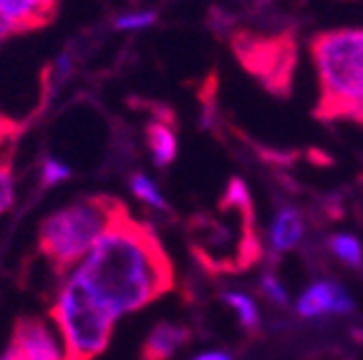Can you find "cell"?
Listing matches in <instances>:
<instances>
[{"instance_id": "19", "label": "cell", "mask_w": 363, "mask_h": 360, "mask_svg": "<svg viewBox=\"0 0 363 360\" xmlns=\"http://www.w3.org/2000/svg\"><path fill=\"white\" fill-rule=\"evenodd\" d=\"M13 35H16V30H13V26L8 23L6 13L0 11V43H6V40L13 38Z\"/></svg>"}, {"instance_id": "4", "label": "cell", "mask_w": 363, "mask_h": 360, "mask_svg": "<svg viewBox=\"0 0 363 360\" xmlns=\"http://www.w3.org/2000/svg\"><path fill=\"white\" fill-rule=\"evenodd\" d=\"M51 317L61 335L66 360H94L101 355L108 348L116 322V315L76 275L61 287Z\"/></svg>"}, {"instance_id": "16", "label": "cell", "mask_w": 363, "mask_h": 360, "mask_svg": "<svg viewBox=\"0 0 363 360\" xmlns=\"http://www.w3.org/2000/svg\"><path fill=\"white\" fill-rule=\"evenodd\" d=\"M68 176H71V169H68L63 162H58V159H45L43 162V169H40V181H43V186L61 184Z\"/></svg>"}, {"instance_id": "17", "label": "cell", "mask_w": 363, "mask_h": 360, "mask_svg": "<svg viewBox=\"0 0 363 360\" xmlns=\"http://www.w3.org/2000/svg\"><path fill=\"white\" fill-rule=\"evenodd\" d=\"M157 13L152 11H139V13H124V16L116 18V28L119 30H136V28H147L152 26Z\"/></svg>"}, {"instance_id": "3", "label": "cell", "mask_w": 363, "mask_h": 360, "mask_svg": "<svg viewBox=\"0 0 363 360\" xmlns=\"http://www.w3.org/2000/svg\"><path fill=\"white\" fill-rule=\"evenodd\" d=\"M126 204L113 197H84L66 207L48 214L40 225L38 244L45 259L56 267V272H66L81 262L104 235L111 220Z\"/></svg>"}, {"instance_id": "10", "label": "cell", "mask_w": 363, "mask_h": 360, "mask_svg": "<svg viewBox=\"0 0 363 360\" xmlns=\"http://www.w3.org/2000/svg\"><path fill=\"white\" fill-rule=\"evenodd\" d=\"M147 147L154 164L159 169L169 167L177 159V134L174 126L167 124L164 118H152L147 124Z\"/></svg>"}, {"instance_id": "2", "label": "cell", "mask_w": 363, "mask_h": 360, "mask_svg": "<svg viewBox=\"0 0 363 360\" xmlns=\"http://www.w3.org/2000/svg\"><path fill=\"white\" fill-rule=\"evenodd\" d=\"M308 51L318 81L313 116L363 126V28L315 33Z\"/></svg>"}, {"instance_id": "1", "label": "cell", "mask_w": 363, "mask_h": 360, "mask_svg": "<svg viewBox=\"0 0 363 360\" xmlns=\"http://www.w3.org/2000/svg\"><path fill=\"white\" fill-rule=\"evenodd\" d=\"M76 277L113 315L147 308L174 290V265L152 225L121 209L81 259Z\"/></svg>"}, {"instance_id": "13", "label": "cell", "mask_w": 363, "mask_h": 360, "mask_svg": "<svg viewBox=\"0 0 363 360\" xmlns=\"http://www.w3.org/2000/svg\"><path fill=\"white\" fill-rule=\"evenodd\" d=\"M222 300H225L230 308L238 313L240 317V325L245 327L247 332H257L260 330V315H257V308L255 303L247 298V295L242 293H225L222 295Z\"/></svg>"}, {"instance_id": "5", "label": "cell", "mask_w": 363, "mask_h": 360, "mask_svg": "<svg viewBox=\"0 0 363 360\" xmlns=\"http://www.w3.org/2000/svg\"><path fill=\"white\" fill-rule=\"evenodd\" d=\"M235 58L255 81L278 99H288L293 91L295 68H298V43L295 35L283 33H252L238 30L230 38Z\"/></svg>"}, {"instance_id": "6", "label": "cell", "mask_w": 363, "mask_h": 360, "mask_svg": "<svg viewBox=\"0 0 363 360\" xmlns=\"http://www.w3.org/2000/svg\"><path fill=\"white\" fill-rule=\"evenodd\" d=\"M0 360H66L63 345L56 340L48 320L21 317L13 327L11 343Z\"/></svg>"}, {"instance_id": "20", "label": "cell", "mask_w": 363, "mask_h": 360, "mask_svg": "<svg viewBox=\"0 0 363 360\" xmlns=\"http://www.w3.org/2000/svg\"><path fill=\"white\" fill-rule=\"evenodd\" d=\"M194 360H233L227 353H222V350H212V353H202L197 355Z\"/></svg>"}, {"instance_id": "11", "label": "cell", "mask_w": 363, "mask_h": 360, "mask_svg": "<svg viewBox=\"0 0 363 360\" xmlns=\"http://www.w3.org/2000/svg\"><path fill=\"white\" fill-rule=\"evenodd\" d=\"M303 237V220L301 212L293 207H283L270 227V244L275 252H288L298 244Z\"/></svg>"}, {"instance_id": "8", "label": "cell", "mask_w": 363, "mask_h": 360, "mask_svg": "<svg viewBox=\"0 0 363 360\" xmlns=\"http://www.w3.org/2000/svg\"><path fill=\"white\" fill-rule=\"evenodd\" d=\"M61 0H0V11L6 13L8 23L16 33L43 28L51 23Z\"/></svg>"}, {"instance_id": "18", "label": "cell", "mask_w": 363, "mask_h": 360, "mask_svg": "<svg viewBox=\"0 0 363 360\" xmlns=\"http://www.w3.org/2000/svg\"><path fill=\"white\" fill-rule=\"evenodd\" d=\"M260 290H262V295H265L267 300H272L275 305H285V303H288V293H285V287L280 285L275 275H265V277H262Z\"/></svg>"}, {"instance_id": "15", "label": "cell", "mask_w": 363, "mask_h": 360, "mask_svg": "<svg viewBox=\"0 0 363 360\" xmlns=\"http://www.w3.org/2000/svg\"><path fill=\"white\" fill-rule=\"evenodd\" d=\"M16 202V179H13V169L6 162L0 164V214H6Z\"/></svg>"}, {"instance_id": "12", "label": "cell", "mask_w": 363, "mask_h": 360, "mask_svg": "<svg viewBox=\"0 0 363 360\" xmlns=\"http://www.w3.org/2000/svg\"><path fill=\"white\" fill-rule=\"evenodd\" d=\"M328 244H330V252H333L340 262H346L353 270H361L363 267V247L353 235H333Z\"/></svg>"}, {"instance_id": "9", "label": "cell", "mask_w": 363, "mask_h": 360, "mask_svg": "<svg viewBox=\"0 0 363 360\" xmlns=\"http://www.w3.org/2000/svg\"><path fill=\"white\" fill-rule=\"evenodd\" d=\"M192 332L182 322H159L152 327L142 345V358L139 360H169L179 348L189 343Z\"/></svg>"}, {"instance_id": "14", "label": "cell", "mask_w": 363, "mask_h": 360, "mask_svg": "<svg viewBox=\"0 0 363 360\" xmlns=\"http://www.w3.org/2000/svg\"><path fill=\"white\" fill-rule=\"evenodd\" d=\"M131 191H134L136 197L142 199L144 204H149V207L159 209V212H169V204H167V199L162 197V191L157 189V184H154L149 176L144 174H134L129 181Z\"/></svg>"}, {"instance_id": "7", "label": "cell", "mask_w": 363, "mask_h": 360, "mask_svg": "<svg viewBox=\"0 0 363 360\" xmlns=\"http://www.w3.org/2000/svg\"><path fill=\"white\" fill-rule=\"evenodd\" d=\"M353 310L348 293L338 282H313L303 298L298 300V315L301 317H323V315H346Z\"/></svg>"}]
</instances>
